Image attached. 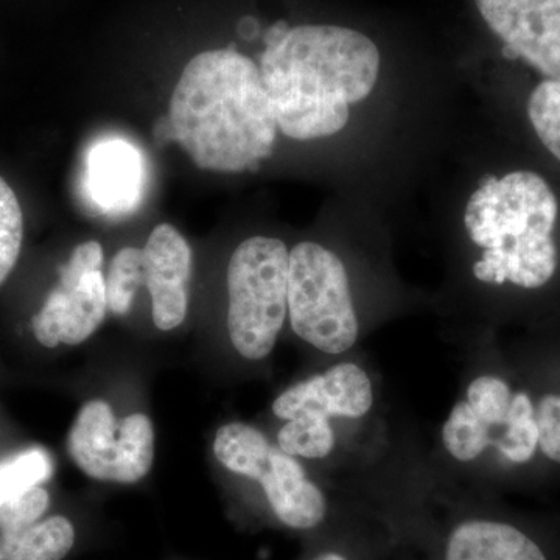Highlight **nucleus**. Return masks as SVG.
Segmentation results:
<instances>
[{"label":"nucleus","mask_w":560,"mask_h":560,"mask_svg":"<svg viewBox=\"0 0 560 560\" xmlns=\"http://www.w3.org/2000/svg\"><path fill=\"white\" fill-rule=\"evenodd\" d=\"M213 453L221 466L257 482L276 521L293 530L323 528L331 518L329 497L308 477L300 459L280 451L256 427L226 423L217 431Z\"/></svg>","instance_id":"nucleus-7"},{"label":"nucleus","mask_w":560,"mask_h":560,"mask_svg":"<svg viewBox=\"0 0 560 560\" xmlns=\"http://www.w3.org/2000/svg\"><path fill=\"white\" fill-rule=\"evenodd\" d=\"M390 556L388 534L371 511L361 510L342 523L334 544L308 560H383Z\"/></svg>","instance_id":"nucleus-15"},{"label":"nucleus","mask_w":560,"mask_h":560,"mask_svg":"<svg viewBox=\"0 0 560 560\" xmlns=\"http://www.w3.org/2000/svg\"><path fill=\"white\" fill-rule=\"evenodd\" d=\"M377 517L401 560H551L529 530L477 499L386 500Z\"/></svg>","instance_id":"nucleus-4"},{"label":"nucleus","mask_w":560,"mask_h":560,"mask_svg":"<svg viewBox=\"0 0 560 560\" xmlns=\"http://www.w3.org/2000/svg\"><path fill=\"white\" fill-rule=\"evenodd\" d=\"M539 453L560 466V393H545L534 399Z\"/></svg>","instance_id":"nucleus-21"},{"label":"nucleus","mask_w":560,"mask_h":560,"mask_svg":"<svg viewBox=\"0 0 560 560\" xmlns=\"http://www.w3.org/2000/svg\"><path fill=\"white\" fill-rule=\"evenodd\" d=\"M84 173V194L101 212L124 215L138 208L143 161L127 140L105 139L91 147Z\"/></svg>","instance_id":"nucleus-13"},{"label":"nucleus","mask_w":560,"mask_h":560,"mask_svg":"<svg viewBox=\"0 0 560 560\" xmlns=\"http://www.w3.org/2000/svg\"><path fill=\"white\" fill-rule=\"evenodd\" d=\"M558 221V197L539 173L485 176L464 210V230L480 250L474 279L525 291L547 287L559 270Z\"/></svg>","instance_id":"nucleus-3"},{"label":"nucleus","mask_w":560,"mask_h":560,"mask_svg":"<svg viewBox=\"0 0 560 560\" xmlns=\"http://www.w3.org/2000/svg\"><path fill=\"white\" fill-rule=\"evenodd\" d=\"M68 447L70 458L88 477L131 485L153 466V423L140 412L117 420L106 401L91 400L73 422Z\"/></svg>","instance_id":"nucleus-8"},{"label":"nucleus","mask_w":560,"mask_h":560,"mask_svg":"<svg viewBox=\"0 0 560 560\" xmlns=\"http://www.w3.org/2000/svg\"><path fill=\"white\" fill-rule=\"evenodd\" d=\"M289 31L290 27L285 21L276 22V24L271 25V27L268 28L267 33H265V44H267L268 46V44L276 43V40L282 38V36L285 35V33Z\"/></svg>","instance_id":"nucleus-22"},{"label":"nucleus","mask_w":560,"mask_h":560,"mask_svg":"<svg viewBox=\"0 0 560 560\" xmlns=\"http://www.w3.org/2000/svg\"><path fill=\"white\" fill-rule=\"evenodd\" d=\"M0 560H3V558H2V552H0Z\"/></svg>","instance_id":"nucleus-23"},{"label":"nucleus","mask_w":560,"mask_h":560,"mask_svg":"<svg viewBox=\"0 0 560 560\" xmlns=\"http://www.w3.org/2000/svg\"><path fill=\"white\" fill-rule=\"evenodd\" d=\"M168 127L205 171H259L271 156L278 121L256 62L237 50L191 58L172 94Z\"/></svg>","instance_id":"nucleus-2"},{"label":"nucleus","mask_w":560,"mask_h":560,"mask_svg":"<svg viewBox=\"0 0 560 560\" xmlns=\"http://www.w3.org/2000/svg\"><path fill=\"white\" fill-rule=\"evenodd\" d=\"M24 238V217L16 194L0 176V285L20 259Z\"/></svg>","instance_id":"nucleus-19"},{"label":"nucleus","mask_w":560,"mask_h":560,"mask_svg":"<svg viewBox=\"0 0 560 560\" xmlns=\"http://www.w3.org/2000/svg\"><path fill=\"white\" fill-rule=\"evenodd\" d=\"M145 282V254L139 248H124L110 261L106 279L108 308L114 315L130 312L139 287Z\"/></svg>","instance_id":"nucleus-17"},{"label":"nucleus","mask_w":560,"mask_h":560,"mask_svg":"<svg viewBox=\"0 0 560 560\" xmlns=\"http://www.w3.org/2000/svg\"><path fill=\"white\" fill-rule=\"evenodd\" d=\"M54 463L40 447L27 448L0 460V506L49 480Z\"/></svg>","instance_id":"nucleus-16"},{"label":"nucleus","mask_w":560,"mask_h":560,"mask_svg":"<svg viewBox=\"0 0 560 560\" xmlns=\"http://www.w3.org/2000/svg\"><path fill=\"white\" fill-rule=\"evenodd\" d=\"M102 264L98 242H84L72 250L68 264L61 267L60 283L50 291L38 315L33 316V334L40 345L77 346L102 326L109 311Z\"/></svg>","instance_id":"nucleus-9"},{"label":"nucleus","mask_w":560,"mask_h":560,"mask_svg":"<svg viewBox=\"0 0 560 560\" xmlns=\"http://www.w3.org/2000/svg\"><path fill=\"white\" fill-rule=\"evenodd\" d=\"M289 257L285 243L275 237L246 238L228 267V330L238 355L267 359L289 316Z\"/></svg>","instance_id":"nucleus-5"},{"label":"nucleus","mask_w":560,"mask_h":560,"mask_svg":"<svg viewBox=\"0 0 560 560\" xmlns=\"http://www.w3.org/2000/svg\"><path fill=\"white\" fill-rule=\"evenodd\" d=\"M287 302L291 329L313 349L340 357L355 348L361 320L348 268L337 253L315 242L294 246Z\"/></svg>","instance_id":"nucleus-6"},{"label":"nucleus","mask_w":560,"mask_h":560,"mask_svg":"<svg viewBox=\"0 0 560 560\" xmlns=\"http://www.w3.org/2000/svg\"><path fill=\"white\" fill-rule=\"evenodd\" d=\"M381 51L363 33L338 25H300L268 44L260 75L287 138L323 139L348 125L349 108L370 97Z\"/></svg>","instance_id":"nucleus-1"},{"label":"nucleus","mask_w":560,"mask_h":560,"mask_svg":"<svg viewBox=\"0 0 560 560\" xmlns=\"http://www.w3.org/2000/svg\"><path fill=\"white\" fill-rule=\"evenodd\" d=\"M482 20L504 43L503 55L525 60L560 83V0H475Z\"/></svg>","instance_id":"nucleus-11"},{"label":"nucleus","mask_w":560,"mask_h":560,"mask_svg":"<svg viewBox=\"0 0 560 560\" xmlns=\"http://www.w3.org/2000/svg\"><path fill=\"white\" fill-rule=\"evenodd\" d=\"M75 544L72 523L61 515L0 536L3 560H62Z\"/></svg>","instance_id":"nucleus-14"},{"label":"nucleus","mask_w":560,"mask_h":560,"mask_svg":"<svg viewBox=\"0 0 560 560\" xmlns=\"http://www.w3.org/2000/svg\"><path fill=\"white\" fill-rule=\"evenodd\" d=\"M143 254L154 324L164 331L176 329L189 308V243L171 224L162 223L151 232Z\"/></svg>","instance_id":"nucleus-12"},{"label":"nucleus","mask_w":560,"mask_h":560,"mask_svg":"<svg viewBox=\"0 0 560 560\" xmlns=\"http://www.w3.org/2000/svg\"><path fill=\"white\" fill-rule=\"evenodd\" d=\"M377 388L371 372L353 360L291 385L272 401V415L282 422L304 420L338 441V423L357 429L374 415Z\"/></svg>","instance_id":"nucleus-10"},{"label":"nucleus","mask_w":560,"mask_h":560,"mask_svg":"<svg viewBox=\"0 0 560 560\" xmlns=\"http://www.w3.org/2000/svg\"><path fill=\"white\" fill-rule=\"evenodd\" d=\"M528 117L537 138L560 162V83L545 79L530 92Z\"/></svg>","instance_id":"nucleus-18"},{"label":"nucleus","mask_w":560,"mask_h":560,"mask_svg":"<svg viewBox=\"0 0 560 560\" xmlns=\"http://www.w3.org/2000/svg\"><path fill=\"white\" fill-rule=\"evenodd\" d=\"M49 504V492L39 486L7 501L0 506V536L16 533L38 522Z\"/></svg>","instance_id":"nucleus-20"}]
</instances>
